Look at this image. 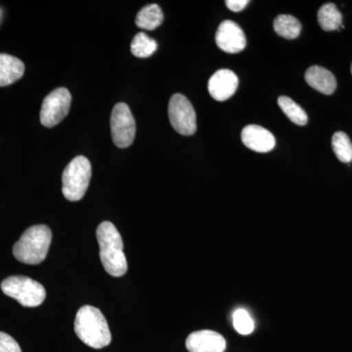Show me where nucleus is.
<instances>
[{"mask_svg": "<svg viewBox=\"0 0 352 352\" xmlns=\"http://www.w3.org/2000/svg\"><path fill=\"white\" fill-rule=\"evenodd\" d=\"M75 332L83 344L95 349L111 344L112 336L105 316L98 308L85 305L78 310L75 320Z\"/></svg>", "mask_w": 352, "mask_h": 352, "instance_id": "f03ea898", "label": "nucleus"}, {"mask_svg": "<svg viewBox=\"0 0 352 352\" xmlns=\"http://www.w3.org/2000/svg\"><path fill=\"white\" fill-rule=\"evenodd\" d=\"M111 132L113 143L119 148L129 147L135 138V120L124 103L115 105L111 115Z\"/></svg>", "mask_w": 352, "mask_h": 352, "instance_id": "0eeeda50", "label": "nucleus"}, {"mask_svg": "<svg viewBox=\"0 0 352 352\" xmlns=\"http://www.w3.org/2000/svg\"><path fill=\"white\" fill-rule=\"evenodd\" d=\"M239 80L230 69L217 71L208 80V92L217 101H226L235 94Z\"/></svg>", "mask_w": 352, "mask_h": 352, "instance_id": "9b49d317", "label": "nucleus"}, {"mask_svg": "<svg viewBox=\"0 0 352 352\" xmlns=\"http://www.w3.org/2000/svg\"><path fill=\"white\" fill-rule=\"evenodd\" d=\"M351 74H352V65H351Z\"/></svg>", "mask_w": 352, "mask_h": 352, "instance_id": "b1692460", "label": "nucleus"}, {"mask_svg": "<svg viewBox=\"0 0 352 352\" xmlns=\"http://www.w3.org/2000/svg\"><path fill=\"white\" fill-rule=\"evenodd\" d=\"M91 173V164L87 157L78 156L69 162L62 175L65 198L72 201L82 200L89 186Z\"/></svg>", "mask_w": 352, "mask_h": 352, "instance_id": "20e7f679", "label": "nucleus"}, {"mask_svg": "<svg viewBox=\"0 0 352 352\" xmlns=\"http://www.w3.org/2000/svg\"><path fill=\"white\" fill-rule=\"evenodd\" d=\"M72 95L67 88H57L44 98L41 111L43 126L53 127L68 115L71 108Z\"/></svg>", "mask_w": 352, "mask_h": 352, "instance_id": "6e6552de", "label": "nucleus"}, {"mask_svg": "<svg viewBox=\"0 0 352 352\" xmlns=\"http://www.w3.org/2000/svg\"><path fill=\"white\" fill-rule=\"evenodd\" d=\"M305 78L310 87L325 95L333 94L337 88L335 76L323 67H310L305 72Z\"/></svg>", "mask_w": 352, "mask_h": 352, "instance_id": "ddd939ff", "label": "nucleus"}, {"mask_svg": "<svg viewBox=\"0 0 352 352\" xmlns=\"http://www.w3.org/2000/svg\"><path fill=\"white\" fill-rule=\"evenodd\" d=\"M0 352H22L18 342L8 333L0 332Z\"/></svg>", "mask_w": 352, "mask_h": 352, "instance_id": "4be33fe9", "label": "nucleus"}, {"mask_svg": "<svg viewBox=\"0 0 352 352\" xmlns=\"http://www.w3.org/2000/svg\"><path fill=\"white\" fill-rule=\"evenodd\" d=\"M51 240L52 232L50 227L43 224L30 227L14 245V256L25 264L41 263L50 251Z\"/></svg>", "mask_w": 352, "mask_h": 352, "instance_id": "7ed1b4c3", "label": "nucleus"}, {"mask_svg": "<svg viewBox=\"0 0 352 352\" xmlns=\"http://www.w3.org/2000/svg\"><path fill=\"white\" fill-rule=\"evenodd\" d=\"M215 43L227 53H238L245 50V36L240 25L230 20L223 21L215 34Z\"/></svg>", "mask_w": 352, "mask_h": 352, "instance_id": "1a4fd4ad", "label": "nucleus"}, {"mask_svg": "<svg viewBox=\"0 0 352 352\" xmlns=\"http://www.w3.org/2000/svg\"><path fill=\"white\" fill-rule=\"evenodd\" d=\"M171 126L182 135H193L197 131L196 112L191 102L182 94H175L168 104Z\"/></svg>", "mask_w": 352, "mask_h": 352, "instance_id": "423d86ee", "label": "nucleus"}, {"mask_svg": "<svg viewBox=\"0 0 352 352\" xmlns=\"http://www.w3.org/2000/svg\"><path fill=\"white\" fill-rule=\"evenodd\" d=\"M278 105L283 111L285 115L289 118L291 122L298 126H305L307 124V115L305 111L296 104L293 99L287 96H281L278 98Z\"/></svg>", "mask_w": 352, "mask_h": 352, "instance_id": "a211bd4d", "label": "nucleus"}, {"mask_svg": "<svg viewBox=\"0 0 352 352\" xmlns=\"http://www.w3.org/2000/svg\"><path fill=\"white\" fill-rule=\"evenodd\" d=\"M186 347L189 352H224L226 340L214 331H197L187 338Z\"/></svg>", "mask_w": 352, "mask_h": 352, "instance_id": "9d476101", "label": "nucleus"}, {"mask_svg": "<svg viewBox=\"0 0 352 352\" xmlns=\"http://www.w3.org/2000/svg\"><path fill=\"white\" fill-rule=\"evenodd\" d=\"M227 8L233 12H240L250 3L249 0H227Z\"/></svg>", "mask_w": 352, "mask_h": 352, "instance_id": "5701e85b", "label": "nucleus"}, {"mask_svg": "<svg viewBox=\"0 0 352 352\" xmlns=\"http://www.w3.org/2000/svg\"><path fill=\"white\" fill-rule=\"evenodd\" d=\"M164 22V13L157 4H150L139 11L136 16L135 24L141 29H157Z\"/></svg>", "mask_w": 352, "mask_h": 352, "instance_id": "2eb2a0df", "label": "nucleus"}, {"mask_svg": "<svg viewBox=\"0 0 352 352\" xmlns=\"http://www.w3.org/2000/svg\"><path fill=\"white\" fill-rule=\"evenodd\" d=\"M1 289L6 296L13 298L25 307H38L46 298V291L43 285L29 277L6 278L1 283Z\"/></svg>", "mask_w": 352, "mask_h": 352, "instance_id": "39448f33", "label": "nucleus"}, {"mask_svg": "<svg viewBox=\"0 0 352 352\" xmlns=\"http://www.w3.org/2000/svg\"><path fill=\"white\" fill-rule=\"evenodd\" d=\"M157 43L144 32H139L131 43V53L135 57L148 58L157 50Z\"/></svg>", "mask_w": 352, "mask_h": 352, "instance_id": "aec40b11", "label": "nucleus"}, {"mask_svg": "<svg viewBox=\"0 0 352 352\" xmlns=\"http://www.w3.org/2000/svg\"><path fill=\"white\" fill-rule=\"evenodd\" d=\"M25 65L18 58L0 54V87H7L24 75Z\"/></svg>", "mask_w": 352, "mask_h": 352, "instance_id": "4468645a", "label": "nucleus"}, {"mask_svg": "<svg viewBox=\"0 0 352 352\" xmlns=\"http://www.w3.org/2000/svg\"><path fill=\"white\" fill-rule=\"evenodd\" d=\"M233 325L240 335H250L254 329V320L247 310L239 308L232 315Z\"/></svg>", "mask_w": 352, "mask_h": 352, "instance_id": "412c9836", "label": "nucleus"}, {"mask_svg": "<svg viewBox=\"0 0 352 352\" xmlns=\"http://www.w3.org/2000/svg\"><path fill=\"white\" fill-rule=\"evenodd\" d=\"M318 22L324 31H335L342 27V16L335 4L326 3L319 9Z\"/></svg>", "mask_w": 352, "mask_h": 352, "instance_id": "f3484780", "label": "nucleus"}, {"mask_svg": "<svg viewBox=\"0 0 352 352\" xmlns=\"http://www.w3.org/2000/svg\"><path fill=\"white\" fill-rule=\"evenodd\" d=\"M332 148L336 157L342 163L349 164L352 161V143L347 134L338 131L332 138Z\"/></svg>", "mask_w": 352, "mask_h": 352, "instance_id": "6ab92c4d", "label": "nucleus"}, {"mask_svg": "<svg viewBox=\"0 0 352 352\" xmlns=\"http://www.w3.org/2000/svg\"><path fill=\"white\" fill-rule=\"evenodd\" d=\"M104 270L113 277H122L127 271L122 236L112 222L104 221L96 231Z\"/></svg>", "mask_w": 352, "mask_h": 352, "instance_id": "f257e3e1", "label": "nucleus"}, {"mask_svg": "<svg viewBox=\"0 0 352 352\" xmlns=\"http://www.w3.org/2000/svg\"><path fill=\"white\" fill-rule=\"evenodd\" d=\"M274 31L287 39H295L302 32L300 21L292 15H279L273 23Z\"/></svg>", "mask_w": 352, "mask_h": 352, "instance_id": "dca6fc26", "label": "nucleus"}, {"mask_svg": "<svg viewBox=\"0 0 352 352\" xmlns=\"http://www.w3.org/2000/svg\"><path fill=\"white\" fill-rule=\"evenodd\" d=\"M245 147L258 153H267L274 149L276 141L274 135L263 126L251 124L245 126L241 133Z\"/></svg>", "mask_w": 352, "mask_h": 352, "instance_id": "f8f14e48", "label": "nucleus"}]
</instances>
